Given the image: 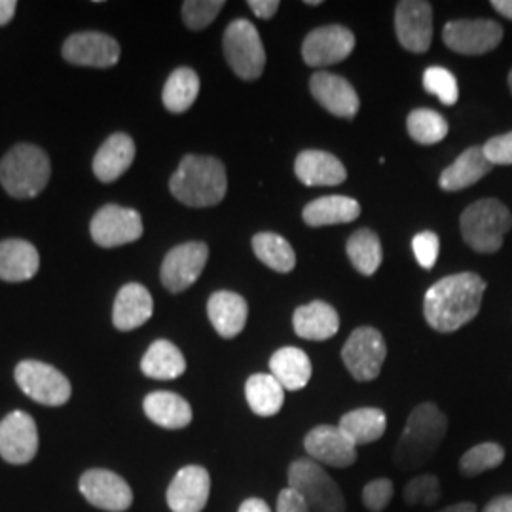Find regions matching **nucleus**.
<instances>
[{
	"instance_id": "nucleus-1",
	"label": "nucleus",
	"mask_w": 512,
	"mask_h": 512,
	"mask_svg": "<svg viewBox=\"0 0 512 512\" xmlns=\"http://www.w3.org/2000/svg\"><path fill=\"white\" fill-rule=\"evenodd\" d=\"M484 293L486 281L473 272L442 277L423 298L425 321L437 332H456L478 315Z\"/></svg>"
},
{
	"instance_id": "nucleus-2",
	"label": "nucleus",
	"mask_w": 512,
	"mask_h": 512,
	"mask_svg": "<svg viewBox=\"0 0 512 512\" xmlns=\"http://www.w3.org/2000/svg\"><path fill=\"white\" fill-rule=\"evenodd\" d=\"M448 420L433 403H421L412 410L403 435L395 446L393 461L403 471H416L427 465L439 452L446 437Z\"/></svg>"
},
{
	"instance_id": "nucleus-3",
	"label": "nucleus",
	"mask_w": 512,
	"mask_h": 512,
	"mask_svg": "<svg viewBox=\"0 0 512 512\" xmlns=\"http://www.w3.org/2000/svg\"><path fill=\"white\" fill-rule=\"evenodd\" d=\"M169 190L188 207L219 205L228 190L226 167L217 158L188 154L173 173Z\"/></svg>"
},
{
	"instance_id": "nucleus-4",
	"label": "nucleus",
	"mask_w": 512,
	"mask_h": 512,
	"mask_svg": "<svg viewBox=\"0 0 512 512\" xmlns=\"http://www.w3.org/2000/svg\"><path fill=\"white\" fill-rule=\"evenodd\" d=\"M50 175V158L35 145H16L0 162V183L12 198L18 200L38 196L46 188Z\"/></svg>"
},
{
	"instance_id": "nucleus-5",
	"label": "nucleus",
	"mask_w": 512,
	"mask_h": 512,
	"mask_svg": "<svg viewBox=\"0 0 512 512\" xmlns=\"http://www.w3.org/2000/svg\"><path fill=\"white\" fill-rule=\"evenodd\" d=\"M461 234L465 243L476 253H497L503 245L505 234L511 230L512 215L507 205L488 198L469 205L461 220Z\"/></svg>"
},
{
	"instance_id": "nucleus-6",
	"label": "nucleus",
	"mask_w": 512,
	"mask_h": 512,
	"mask_svg": "<svg viewBox=\"0 0 512 512\" xmlns=\"http://www.w3.org/2000/svg\"><path fill=\"white\" fill-rule=\"evenodd\" d=\"M289 488L304 497L311 512H346L340 486L321 463L311 458L296 459L289 465Z\"/></svg>"
},
{
	"instance_id": "nucleus-7",
	"label": "nucleus",
	"mask_w": 512,
	"mask_h": 512,
	"mask_svg": "<svg viewBox=\"0 0 512 512\" xmlns=\"http://www.w3.org/2000/svg\"><path fill=\"white\" fill-rule=\"evenodd\" d=\"M224 57L241 80H256L264 73L266 52L262 38L249 19H234L222 38Z\"/></svg>"
},
{
	"instance_id": "nucleus-8",
	"label": "nucleus",
	"mask_w": 512,
	"mask_h": 512,
	"mask_svg": "<svg viewBox=\"0 0 512 512\" xmlns=\"http://www.w3.org/2000/svg\"><path fill=\"white\" fill-rule=\"evenodd\" d=\"M385 355L387 348L384 336L380 330L372 327H359L353 330L342 348V361L357 382L376 380L382 372Z\"/></svg>"
},
{
	"instance_id": "nucleus-9",
	"label": "nucleus",
	"mask_w": 512,
	"mask_h": 512,
	"mask_svg": "<svg viewBox=\"0 0 512 512\" xmlns=\"http://www.w3.org/2000/svg\"><path fill=\"white\" fill-rule=\"evenodd\" d=\"M21 391L44 406H61L71 399V382L52 365L42 361H21L16 368Z\"/></svg>"
},
{
	"instance_id": "nucleus-10",
	"label": "nucleus",
	"mask_w": 512,
	"mask_h": 512,
	"mask_svg": "<svg viewBox=\"0 0 512 512\" xmlns=\"http://www.w3.org/2000/svg\"><path fill=\"white\" fill-rule=\"evenodd\" d=\"M444 44L463 55H482L495 50L503 40V27L494 19H456L442 31Z\"/></svg>"
},
{
	"instance_id": "nucleus-11",
	"label": "nucleus",
	"mask_w": 512,
	"mask_h": 512,
	"mask_svg": "<svg viewBox=\"0 0 512 512\" xmlns=\"http://www.w3.org/2000/svg\"><path fill=\"white\" fill-rule=\"evenodd\" d=\"M90 232L99 247L114 249L141 239L143 219L135 209L110 203L95 213Z\"/></svg>"
},
{
	"instance_id": "nucleus-12",
	"label": "nucleus",
	"mask_w": 512,
	"mask_h": 512,
	"mask_svg": "<svg viewBox=\"0 0 512 512\" xmlns=\"http://www.w3.org/2000/svg\"><path fill=\"white\" fill-rule=\"evenodd\" d=\"M209 247L203 241H188L173 247L162 262L160 277L169 293H183L192 287L207 264Z\"/></svg>"
},
{
	"instance_id": "nucleus-13",
	"label": "nucleus",
	"mask_w": 512,
	"mask_h": 512,
	"mask_svg": "<svg viewBox=\"0 0 512 512\" xmlns=\"http://www.w3.org/2000/svg\"><path fill=\"white\" fill-rule=\"evenodd\" d=\"M395 33L404 50L425 54L433 40V6L425 0H403L395 8Z\"/></svg>"
},
{
	"instance_id": "nucleus-14",
	"label": "nucleus",
	"mask_w": 512,
	"mask_h": 512,
	"mask_svg": "<svg viewBox=\"0 0 512 512\" xmlns=\"http://www.w3.org/2000/svg\"><path fill=\"white\" fill-rule=\"evenodd\" d=\"M355 50V35L344 25L313 29L302 44V59L310 67H329L348 59Z\"/></svg>"
},
{
	"instance_id": "nucleus-15",
	"label": "nucleus",
	"mask_w": 512,
	"mask_h": 512,
	"mask_svg": "<svg viewBox=\"0 0 512 512\" xmlns=\"http://www.w3.org/2000/svg\"><path fill=\"white\" fill-rule=\"evenodd\" d=\"M61 54L65 61L73 63L76 67L109 69L120 61L122 50L116 38L97 31H86L67 38L61 48Z\"/></svg>"
},
{
	"instance_id": "nucleus-16",
	"label": "nucleus",
	"mask_w": 512,
	"mask_h": 512,
	"mask_svg": "<svg viewBox=\"0 0 512 512\" xmlns=\"http://www.w3.org/2000/svg\"><path fill=\"white\" fill-rule=\"evenodd\" d=\"M304 448L313 461L334 469H346L357 461V446L338 425L313 427L304 439Z\"/></svg>"
},
{
	"instance_id": "nucleus-17",
	"label": "nucleus",
	"mask_w": 512,
	"mask_h": 512,
	"mask_svg": "<svg viewBox=\"0 0 512 512\" xmlns=\"http://www.w3.org/2000/svg\"><path fill=\"white\" fill-rule=\"evenodd\" d=\"M38 429L35 420L16 410L0 421V456L8 463L23 465L37 456Z\"/></svg>"
},
{
	"instance_id": "nucleus-18",
	"label": "nucleus",
	"mask_w": 512,
	"mask_h": 512,
	"mask_svg": "<svg viewBox=\"0 0 512 512\" xmlns=\"http://www.w3.org/2000/svg\"><path fill=\"white\" fill-rule=\"evenodd\" d=\"M80 492L93 507L109 512L128 511L133 492L122 476L107 469H92L80 478Z\"/></svg>"
},
{
	"instance_id": "nucleus-19",
	"label": "nucleus",
	"mask_w": 512,
	"mask_h": 512,
	"mask_svg": "<svg viewBox=\"0 0 512 512\" xmlns=\"http://www.w3.org/2000/svg\"><path fill=\"white\" fill-rule=\"evenodd\" d=\"M310 92L323 109L338 118L351 120L357 116L361 107L355 88L340 74L327 73V71L313 74L310 80Z\"/></svg>"
},
{
	"instance_id": "nucleus-20",
	"label": "nucleus",
	"mask_w": 512,
	"mask_h": 512,
	"mask_svg": "<svg viewBox=\"0 0 512 512\" xmlns=\"http://www.w3.org/2000/svg\"><path fill=\"white\" fill-rule=\"evenodd\" d=\"M211 492V476L200 465L183 467L167 488V505L173 512H202Z\"/></svg>"
},
{
	"instance_id": "nucleus-21",
	"label": "nucleus",
	"mask_w": 512,
	"mask_h": 512,
	"mask_svg": "<svg viewBox=\"0 0 512 512\" xmlns=\"http://www.w3.org/2000/svg\"><path fill=\"white\" fill-rule=\"evenodd\" d=\"M294 173L306 186H338L348 179L344 164L325 150H304L296 156Z\"/></svg>"
},
{
	"instance_id": "nucleus-22",
	"label": "nucleus",
	"mask_w": 512,
	"mask_h": 512,
	"mask_svg": "<svg viewBox=\"0 0 512 512\" xmlns=\"http://www.w3.org/2000/svg\"><path fill=\"white\" fill-rule=\"evenodd\" d=\"M154 313V300L147 287L141 283H128L120 289L114 300L112 323L118 330L139 329Z\"/></svg>"
},
{
	"instance_id": "nucleus-23",
	"label": "nucleus",
	"mask_w": 512,
	"mask_h": 512,
	"mask_svg": "<svg viewBox=\"0 0 512 512\" xmlns=\"http://www.w3.org/2000/svg\"><path fill=\"white\" fill-rule=\"evenodd\" d=\"M135 143L128 133H114L97 150L93 173L101 183H114L128 171L135 160Z\"/></svg>"
},
{
	"instance_id": "nucleus-24",
	"label": "nucleus",
	"mask_w": 512,
	"mask_h": 512,
	"mask_svg": "<svg viewBox=\"0 0 512 512\" xmlns=\"http://www.w3.org/2000/svg\"><path fill=\"white\" fill-rule=\"evenodd\" d=\"M294 332L311 342H325L340 330L338 311L323 300H313L296 308L293 315Z\"/></svg>"
},
{
	"instance_id": "nucleus-25",
	"label": "nucleus",
	"mask_w": 512,
	"mask_h": 512,
	"mask_svg": "<svg viewBox=\"0 0 512 512\" xmlns=\"http://www.w3.org/2000/svg\"><path fill=\"white\" fill-rule=\"evenodd\" d=\"M40 256L37 247L25 239L0 241V279L8 283L29 281L37 275Z\"/></svg>"
},
{
	"instance_id": "nucleus-26",
	"label": "nucleus",
	"mask_w": 512,
	"mask_h": 512,
	"mask_svg": "<svg viewBox=\"0 0 512 512\" xmlns=\"http://www.w3.org/2000/svg\"><path fill=\"white\" fill-rule=\"evenodd\" d=\"M207 315L222 338H236L247 325L249 306L238 293L219 291L211 294L207 302Z\"/></svg>"
},
{
	"instance_id": "nucleus-27",
	"label": "nucleus",
	"mask_w": 512,
	"mask_h": 512,
	"mask_svg": "<svg viewBox=\"0 0 512 512\" xmlns=\"http://www.w3.org/2000/svg\"><path fill=\"white\" fill-rule=\"evenodd\" d=\"M494 165L490 164L484 156L482 147L467 148L463 154H459L458 160L448 165L440 173L439 184L446 192H459L469 186L478 183L484 175L492 171Z\"/></svg>"
},
{
	"instance_id": "nucleus-28",
	"label": "nucleus",
	"mask_w": 512,
	"mask_h": 512,
	"mask_svg": "<svg viewBox=\"0 0 512 512\" xmlns=\"http://www.w3.org/2000/svg\"><path fill=\"white\" fill-rule=\"evenodd\" d=\"M361 215V205L348 196H323L308 203L302 211V219L313 228L348 224Z\"/></svg>"
},
{
	"instance_id": "nucleus-29",
	"label": "nucleus",
	"mask_w": 512,
	"mask_h": 512,
	"mask_svg": "<svg viewBox=\"0 0 512 512\" xmlns=\"http://www.w3.org/2000/svg\"><path fill=\"white\" fill-rule=\"evenodd\" d=\"M145 414L148 420L164 429H183L192 421V408L181 395L171 391H154L147 395Z\"/></svg>"
},
{
	"instance_id": "nucleus-30",
	"label": "nucleus",
	"mask_w": 512,
	"mask_h": 512,
	"mask_svg": "<svg viewBox=\"0 0 512 512\" xmlns=\"http://www.w3.org/2000/svg\"><path fill=\"white\" fill-rule=\"evenodd\" d=\"M270 370L285 391H300L310 382V357L298 348L277 349L270 359Z\"/></svg>"
},
{
	"instance_id": "nucleus-31",
	"label": "nucleus",
	"mask_w": 512,
	"mask_h": 512,
	"mask_svg": "<svg viewBox=\"0 0 512 512\" xmlns=\"http://www.w3.org/2000/svg\"><path fill=\"white\" fill-rule=\"evenodd\" d=\"M143 374L152 380H175L183 376L186 361L181 349L169 340H156L141 361Z\"/></svg>"
},
{
	"instance_id": "nucleus-32",
	"label": "nucleus",
	"mask_w": 512,
	"mask_h": 512,
	"mask_svg": "<svg viewBox=\"0 0 512 512\" xmlns=\"http://www.w3.org/2000/svg\"><path fill=\"white\" fill-rule=\"evenodd\" d=\"M245 397L260 418H272L285 403V389L272 374H253L245 384Z\"/></svg>"
},
{
	"instance_id": "nucleus-33",
	"label": "nucleus",
	"mask_w": 512,
	"mask_h": 512,
	"mask_svg": "<svg viewBox=\"0 0 512 512\" xmlns=\"http://www.w3.org/2000/svg\"><path fill=\"white\" fill-rule=\"evenodd\" d=\"M338 427L353 440L355 446L370 444L384 437L387 418L380 408H357L344 414Z\"/></svg>"
},
{
	"instance_id": "nucleus-34",
	"label": "nucleus",
	"mask_w": 512,
	"mask_h": 512,
	"mask_svg": "<svg viewBox=\"0 0 512 512\" xmlns=\"http://www.w3.org/2000/svg\"><path fill=\"white\" fill-rule=\"evenodd\" d=\"M200 95V76L188 67H179L169 74L165 82L162 101L165 109L173 114H183Z\"/></svg>"
},
{
	"instance_id": "nucleus-35",
	"label": "nucleus",
	"mask_w": 512,
	"mask_h": 512,
	"mask_svg": "<svg viewBox=\"0 0 512 512\" xmlns=\"http://www.w3.org/2000/svg\"><path fill=\"white\" fill-rule=\"evenodd\" d=\"M349 260L353 268L363 275H374L378 268L382 266L384 260V251H382V241L376 236V232L361 228L357 230L346 245Z\"/></svg>"
},
{
	"instance_id": "nucleus-36",
	"label": "nucleus",
	"mask_w": 512,
	"mask_h": 512,
	"mask_svg": "<svg viewBox=\"0 0 512 512\" xmlns=\"http://www.w3.org/2000/svg\"><path fill=\"white\" fill-rule=\"evenodd\" d=\"M253 251L262 264L279 274H289L296 266V255L291 243L274 232L256 234L253 238Z\"/></svg>"
},
{
	"instance_id": "nucleus-37",
	"label": "nucleus",
	"mask_w": 512,
	"mask_h": 512,
	"mask_svg": "<svg viewBox=\"0 0 512 512\" xmlns=\"http://www.w3.org/2000/svg\"><path fill=\"white\" fill-rule=\"evenodd\" d=\"M406 128L418 145H437L448 135V122L431 109L412 110L406 118Z\"/></svg>"
},
{
	"instance_id": "nucleus-38",
	"label": "nucleus",
	"mask_w": 512,
	"mask_h": 512,
	"mask_svg": "<svg viewBox=\"0 0 512 512\" xmlns=\"http://www.w3.org/2000/svg\"><path fill=\"white\" fill-rule=\"evenodd\" d=\"M505 459V450L503 446L495 444V442H484V444H478L473 446L471 450H467L463 454V458L459 459V471L461 475L473 476L482 475L490 469H495L503 463Z\"/></svg>"
},
{
	"instance_id": "nucleus-39",
	"label": "nucleus",
	"mask_w": 512,
	"mask_h": 512,
	"mask_svg": "<svg viewBox=\"0 0 512 512\" xmlns=\"http://www.w3.org/2000/svg\"><path fill=\"white\" fill-rule=\"evenodd\" d=\"M423 88L425 92L435 95L446 107H452L458 103V78L444 67H429L423 73Z\"/></svg>"
},
{
	"instance_id": "nucleus-40",
	"label": "nucleus",
	"mask_w": 512,
	"mask_h": 512,
	"mask_svg": "<svg viewBox=\"0 0 512 512\" xmlns=\"http://www.w3.org/2000/svg\"><path fill=\"white\" fill-rule=\"evenodd\" d=\"M224 6V0H186L183 2L184 23L192 31H202L215 21Z\"/></svg>"
},
{
	"instance_id": "nucleus-41",
	"label": "nucleus",
	"mask_w": 512,
	"mask_h": 512,
	"mask_svg": "<svg viewBox=\"0 0 512 512\" xmlns=\"http://www.w3.org/2000/svg\"><path fill=\"white\" fill-rule=\"evenodd\" d=\"M440 482L435 475H421L412 478L406 488H404V501L410 507L423 505V507H433L439 503Z\"/></svg>"
},
{
	"instance_id": "nucleus-42",
	"label": "nucleus",
	"mask_w": 512,
	"mask_h": 512,
	"mask_svg": "<svg viewBox=\"0 0 512 512\" xmlns=\"http://www.w3.org/2000/svg\"><path fill=\"white\" fill-rule=\"evenodd\" d=\"M393 482L389 478H376L363 488V505L370 512H382L393 499Z\"/></svg>"
},
{
	"instance_id": "nucleus-43",
	"label": "nucleus",
	"mask_w": 512,
	"mask_h": 512,
	"mask_svg": "<svg viewBox=\"0 0 512 512\" xmlns=\"http://www.w3.org/2000/svg\"><path fill=\"white\" fill-rule=\"evenodd\" d=\"M412 251L423 270H431L439 258L440 241L435 232H421L412 239Z\"/></svg>"
},
{
	"instance_id": "nucleus-44",
	"label": "nucleus",
	"mask_w": 512,
	"mask_h": 512,
	"mask_svg": "<svg viewBox=\"0 0 512 512\" xmlns=\"http://www.w3.org/2000/svg\"><path fill=\"white\" fill-rule=\"evenodd\" d=\"M484 156L492 165L512 164V131L490 139L484 147Z\"/></svg>"
},
{
	"instance_id": "nucleus-45",
	"label": "nucleus",
	"mask_w": 512,
	"mask_h": 512,
	"mask_svg": "<svg viewBox=\"0 0 512 512\" xmlns=\"http://www.w3.org/2000/svg\"><path fill=\"white\" fill-rule=\"evenodd\" d=\"M277 512H311V509L296 490L285 488L277 497Z\"/></svg>"
},
{
	"instance_id": "nucleus-46",
	"label": "nucleus",
	"mask_w": 512,
	"mask_h": 512,
	"mask_svg": "<svg viewBox=\"0 0 512 512\" xmlns=\"http://www.w3.org/2000/svg\"><path fill=\"white\" fill-rule=\"evenodd\" d=\"M247 6L251 8V12L255 14L256 18L272 19L281 4H279V0H249Z\"/></svg>"
},
{
	"instance_id": "nucleus-47",
	"label": "nucleus",
	"mask_w": 512,
	"mask_h": 512,
	"mask_svg": "<svg viewBox=\"0 0 512 512\" xmlns=\"http://www.w3.org/2000/svg\"><path fill=\"white\" fill-rule=\"evenodd\" d=\"M482 512H512V495H499L492 499Z\"/></svg>"
},
{
	"instance_id": "nucleus-48",
	"label": "nucleus",
	"mask_w": 512,
	"mask_h": 512,
	"mask_svg": "<svg viewBox=\"0 0 512 512\" xmlns=\"http://www.w3.org/2000/svg\"><path fill=\"white\" fill-rule=\"evenodd\" d=\"M18 2L16 0H0V27L8 25L16 16Z\"/></svg>"
},
{
	"instance_id": "nucleus-49",
	"label": "nucleus",
	"mask_w": 512,
	"mask_h": 512,
	"mask_svg": "<svg viewBox=\"0 0 512 512\" xmlns=\"http://www.w3.org/2000/svg\"><path fill=\"white\" fill-rule=\"evenodd\" d=\"M238 512H272L270 511V507H268V503L266 501H262V499H258V497H251V499H245L243 503H241V507H239Z\"/></svg>"
},
{
	"instance_id": "nucleus-50",
	"label": "nucleus",
	"mask_w": 512,
	"mask_h": 512,
	"mask_svg": "<svg viewBox=\"0 0 512 512\" xmlns=\"http://www.w3.org/2000/svg\"><path fill=\"white\" fill-rule=\"evenodd\" d=\"M492 8L497 14H501L503 18L512 21V0H492Z\"/></svg>"
},
{
	"instance_id": "nucleus-51",
	"label": "nucleus",
	"mask_w": 512,
	"mask_h": 512,
	"mask_svg": "<svg viewBox=\"0 0 512 512\" xmlns=\"http://www.w3.org/2000/svg\"><path fill=\"white\" fill-rule=\"evenodd\" d=\"M439 512H476L475 503H469V501H465V503H456V505H450V507H446V509H442Z\"/></svg>"
},
{
	"instance_id": "nucleus-52",
	"label": "nucleus",
	"mask_w": 512,
	"mask_h": 512,
	"mask_svg": "<svg viewBox=\"0 0 512 512\" xmlns=\"http://www.w3.org/2000/svg\"><path fill=\"white\" fill-rule=\"evenodd\" d=\"M306 4H308V6H319L321 0H306Z\"/></svg>"
},
{
	"instance_id": "nucleus-53",
	"label": "nucleus",
	"mask_w": 512,
	"mask_h": 512,
	"mask_svg": "<svg viewBox=\"0 0 512 512\" xmlns=\"http://www.w3.org/2000/svg\"><path fill=\"white\" fill-rule=\"evenodd\" d=\"M509 88H511V92H512V71H511V73H509Z\"/></svg>"
}]
</instances>
